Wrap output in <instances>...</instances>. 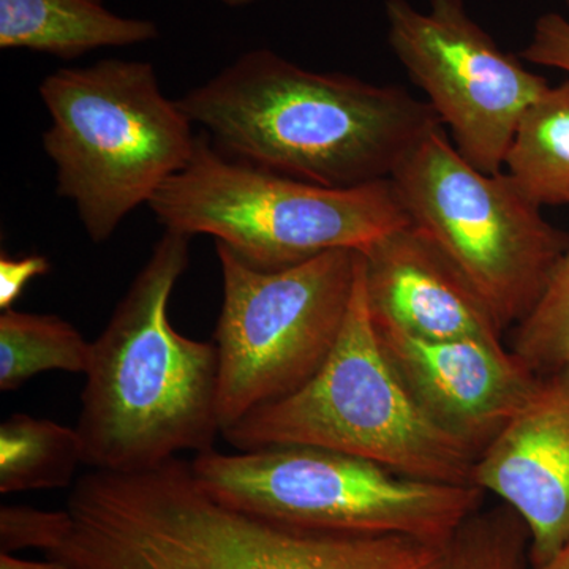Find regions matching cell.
I'll return each instance as SVG.
<instances>
[{"label":"cell","mask_w":569,"mask_h":569,"mask_svg":"<svg viewBox=\"0 0 569 569\" xmlns=\"http://www.w3.org/2000/svg\"><path fill=\"white\" fill-rule=\"evenodd\" d=\"M48 552L80 569H438L445 545L407 535L296 529L227 507L178 458L138 473L92 470Z\"/></svg>","instance_id":"6da1fadb"},{"label":"cell","mask_w":569,"mask_h":569,"mask_svg":"<svg viewBox=\"0 0 569 569\" xmlns=\"http://www.w3.org/2000/svg\"><path fill=\"white\" fill-rule=\"evenodd\" d=\"M223 301L216 329L222 432L254 408L293 395L331 355L358 274V250L336 249L263 271L216 242Z\"/></svg>","instance_id":"9c48e42d"},{"label":"cell","mask_w":569,"mask_h":569,"mask_svg":"<svg viewBox=\"0 0 569 569\" xmlns=\"http://www.w3.org/2000/svg\"><path fill=\"white\" fill-rule=\"evenodd\" d=\"M397 61L451 130L460 156L482 173H500L523 112L550 88L546 78L498 47L466 0H385Z\"/></svg>","instance_id":"30bf717a"},{"label":"cell","mask_w":569,"mask_h":569,"mask_svg":"<svg viewBox=\"0 0 569 569\" xmlns=\"http://www.w3.org/2000/svg\"><path fill=\"white\" fill-rule=\"evenodd\" d=\"M51 263L43 254H24L13 258L0 257V309L9 310L36 277L50 272Z\"/></svg>","instance_id":"7402d4cb"},{"label":"cell","mask_w":569,"mask_h":569,"mask_svg":"<svg viewBox=\"0 0 569 569\" xmlns=\"http://www.w3.org/2000/svg\"><path fill=\"white\" fill-rule=\"evenodd\" d=\"M149 208L164 230L212 236L263 271L329 250L365 252L411 223L391 179L329 189L233 159L203 132L189 164L160 187Z\"/></svg>","instance_id":"8992f818"},{"label":"cell","mask_w":569,"mask_h":569,"mask_svg":"<svg viewBox=\"0 0 569 569\" xmlns=\"http://www.w3.org/2000/svg\"><path fill=\"white\" fill-rule=\"evenodd\" d=\"M91 342L58 316L3 310L0 316V389L11 392L41 372L86 373Z\"/></svg>","instance_id":"e0dca14e"},{"label":"cell","mask_w":569,"mask_h":569,"mask_svg":"<svg viewBox=\"0 0 569 569\" xmlns=\"http://www.w3.org/2000/svg\"><path fill=\"white\" fill-rule=\"evenodd\" d=\"M505 167L539 208L569 204V80L550 86L523 112Z\"/></svg>","instance_id":"9a60e30c"},{"label":"cell","mask_w":569,"mask_h":569,"mask_svg":"<svg viewBox=\"0 0 569 569\" xmlns=\"http://www.w3.org/2000/svg\"><path fill=\"white\" fill-rule=\"evenodd\" d=\"M193 477L220 503L296 529L407 535L447 545L485 490L406 477L370 460L316 447L200 452Z\"/></svg>","instance_id":"52a82bcc"},{"label":"cell","mask_w":569,"mask_h":569,"mask_svg":"<svg viewBox=\"0 0 569 569\" xmlns=\"http://www.w3.org/2000/svg\"><path fill=\"white\" fill-rule=\"evenodd\" d=\"M151 20L127 18L104 0H0V48L56 56L63 61L102 48L159 39Z\"/></svg>","instance_id":"5bb4252c"},{"label":"cell","mask_w":569,"mask_h":569,"mask_svg":"<svg viewBox=\"0 0 569 569\" xmlns=\"http://www.w3.org/2000/svg\"><path fill=\"white\" fill-rule=\"evenodd\" d=\"M530 531L507 503L468 516L443 548L438 569H526Z\"/></svg>","instance_id":"ac0fdd59"},{"label":"cell","mask_w":569,"mask_h":569,"mask_svg":"<svg viewBox=\"0 0 569 569\" xmlns=\"http://www.w3.org/2000/svg\"><path fill=\"white\" fill-rule=\"evenodd\" d=\"M370 307V306H369ZM378 339L422 411L479 456L527 402L539 377L503 343L419 339L373 316Z\"/></svg>","instance_id":"8fae6325"},{"label":"cell","mask_w":569,"mask_h":569,"mask_svg":"<svg viewBox=\"0 0 569 569\" xmlns=\"http://www.w3.org/2000/svg\"><path fill=\"white\" fill-rule=\"evenodd\" d=\"M0 569H80L62 560L50 559L47 561L22 560L13 553L0 552Z\"/></svg>","instance_id":"603a6c76"},{"label":"cell","mask_w":569,"mask_h":569,"mask_svg":"<svg viewBox=\"0 0 569 569\" xmlns=\"http://www.w3.org/2000/svg\"><path fill=\"white\" fill-rule=\"evenodd\" d=\"M526 569H569V542L552 559L545 561V563L530 565V568Z\"/></svg>","instance_id":"cb8c5ba5"},{"label":"cell","mask_w":569,"mask_h":569,"mask_svg":"<svg viewBox=\"0 0 569 569\" xmlns=\"http://www.w3.org/2000/svg\"><path fill=\"white\" fill-rule=\"evenodd\" d=\"M67 522L66 509L41 511L22 505H3L0 508V552L39 549L48 553L62 537Z\"/></svg>","instance_id":"ffe728a7"},{"label":"cell","mask_w":569,"mask_h":569,"mask_svg":"<svg viewBox=\"0 0 569 569\" xmlns=\"http://www.w3.org/2000/svg\"><path fill=\"white\" fill-rule=\"evenodd\" d=\"M370 312L419 339L501 342L500 326L440 250L413 223L367 247Z\"/></svg>","instance_id":"4fadbf2b"},{"label":"cell","mask_w":569,"mask_h":569,"mask_svg":"<svg viewBox=\"0 0 569 569\" xmlns=\"http://www.w3.org/2000/svg\"><path fill=\"white\" fill-rule=\"evenodd\" d=\"M190 239L164 230L91 342L74 429L92 470H151L182 451H209L222 433L219 348L179 335L168 318Z\"/></svg>","instance_id":"3957f363"},{"label":"cell","mask_w":569,"mask_h":569,"mask_svg":"<svg viewBox=\"0 0 569 569\" xmlns=\"http://www.w3.org/2000/svg\"><path fill=\"white\" fill-rule=\"evenodd\" d=\"M473 485L515 509L530 531L529 563L569 542V369L539 377L527 402L479 452Z\"/></svg>","instance_id":"7c38bea8"},{"label":"cell","mask_w":569,"mask_h":569,"mask_svg":"<svg viewBox=\"0 0 569 569\" xmlns=\"http://www.w3.org/2000/svg\"><path fill=\"white\" fill-rule=\"evenodd\" d=\"M563 2H565V7H567L568 17H569V0H563Z\"/></svg>","instance_id":"484cf974"},{"label":"cell","mask_w":569,"mask_h":569,"mask_svg":"<svg viewBox=\"0 0 569 569\" xmlns=\"http://www.w3.org/2000/svg\"><path fill=\"white\" fill-rule=\"evenodd\" d=\"M80 463L77 429L24 413L0 426V493L66 488Z\"/></svg>","instance_id":"2e32d148"},{"label":"cell","mask_w":569,"mask_h":569,"mask_svg":"<svg viewBox=\"0 0 569 569\" xmlns=\"http://www.w3.org/2000/svg\"><path fill=\"white\" fill-rule=\"evenodd\" d=\"M222 436L238 451L331 449L422 481L475 486L478 456L433 425L381 347L362 253L346 323L321 369L293 395L254 408Z\"/></svg>","instance_id":"5b68a950"},{"label":"cell","mask_w":569,"mask_h":569,"mask_svg":"<svg viewBox=\"0 0 569 569\" xmlns=\"http://www.w3.org/2000/svg\"><path fill=\"white\" fill-rule=\"evenodd\" d=\"M39 92L51 118L41 141L56 192L74 204L96 244L192 159L193 122L164 96L152 63L66 67L44 77Z\"/></svg>","instance_id":"277c9868"},{"label":"cell","mask_w":569,"mask_h":569,"mask_svg":"<svg viewBox=\"0 0 569 569\" xmlns=\"http://www.w3.org/2000/svg\"><path fill=\"white\" fill-rule=\"evenodd\" d=\"M219 2L230 7V9H241V7L252 6L258 0H219Z\"/></svg>","instance_id":"d4e9b609"},{"label":"cell","mask_w":569,"mask_h":569,"mask_svg":"<svg viewBox=\"0 0 569 569\" xmlns=\"http://www.w3.org/2000/svg\"><path fill=\"white\" fill-rule=\"evenodd\" d=\"M511 351L538 377L569 369V246L537 305L515 326Z\"/></svg>","instance_id":"d6986e66"},{"label":"cell","mask_w":569,"mask_h":569,"mask_svg":"<svg viewBox=\"0 0 569 569\" xmlns=\"http://www.w3.org/2000/svg\"><path fill=\"white\" fill-rule=\"evenodd\" d=\"M178 103L227 156L329 189L391 179L443 127L402 86L307 70L268 48L239 56Z\"/></svg>","instance_id":"7a4b0ae2"},{"label":"cell","mask_w":569,"mask_h":569,"mask_svg":"<svg viewBox=\"0 0 569 569\" xmlns=\"http://www.w3.org/2000/svg\"><path fill=\"white\" fill-rule=\"evenodd\" d=\"M410 222L430 239L501 331L533 309L567 252L553 227L507 173L467 162L445 127L429 134L391 178Z\"/></svg>","instance_id":"ba28073f"},{"label":"cell","mask_w":569,"mask_h":569,"mask_svg":"<svg viewBox=\"0 0 569 569\" xmlns=\"http://www.w3.org/2000/svg\"><path fill=\"white\" fill-rule=\"evenodd\" d=\"M523 61L569 74V17L548 11L535 21L527 47L520 52Z\"/></svg>","instance_id":"44dd1931"}]
</instances>
